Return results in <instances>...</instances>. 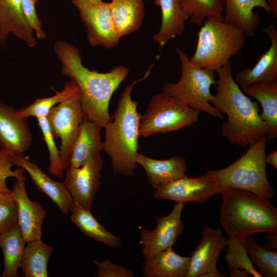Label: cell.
<instances>
[{"label":"cell","mask_w":277,"mask_h":277,"mask_svg":"<svg viewBox=\"0 0 277 277\" xmlns=\"http://www.w3.org/2000/svg\"><path fill=\"white\" fill-rule=\"evenodd\" d=\"M53 50L61 64L62 73L77 85L84 120L104 128L111 118V96L127 77L129 69L118 66L106 73L90 70L83 65L79 49L65 41H57Z\"/></svg>","instance_id":"6da1fadb"},{"label":"cell","mask_w":277,"mask_h":277,"mask_svg":"<svg viewBox=\"0 0 277 277\" xmlns=\"http://www.w3.org/2000/svg\"><path fill=\"white\" fill-rule=\"evenodd\" d=\"M215 72L217 91L210 104L226 115L227 120L221 125L222 135L230 144L243 148L267 136V125L260 117L258 104L251 101L234 81L231 62Z\"/></svg>","instance_id":"7a4b0ae2"},{"label":"cell","mask_w":277,"mask_h":277,"mask_svg":"<svg viewBox=\"0 0 277 277\" xmlns=\"http://www.w3.org/2000/svg\"><path fill=\"white\" fill-rule=\"evenodd\" d=\"M151 65L144 75L127 85L122 92L117 108L104 126L103 150L110 157L114 174L131 176L137 168L140 113L131 93L134 85L150 74Z\"/></svg>","instance_id":"3957f363"},{"label":"cell","mask_w":277,"mask_h":277,"mask_svg":"<svg viewBox=\"0 0 277 277\" xmlns=\"http://www.w3.org/2000/svg\"><path fill=\"white\" fill-rule=\"evenodd\" d=\"M220 222L229 236L244 243L250 235L277 230V209L251 191L224 188Z\"/></svg>","instance_id":"277c9868"},{"label":"cell","mask_w":277,"mask_h":277,"mask_svg":"<svg viewBox=\"0 0 277 277\" xmlns=\"http://www.w3.org/2000/svg\"><path fill=\"white\" fill-rule=\"evenodd\" d=\"M264 136L250 145L246 153L229 166L205 174L215 186L222 190L233 188L253 192L270 201L276 193L270 184L266 173Z\"/></svg>","instance_id":"5b68a950"},{"label":"cell","mask_w":277,"mask_h":277,"mask_svg":"<svg viewBox=\"0 0 277 277\" xmlns=\"http://www.w3.org/2000/svg\"><path fill=\"white\" fill-rule=\"evenodd\" d=\"M246 39L241 30L224 21L207 19L201 26L190 60L201 68L215 72L241 51Z\"/></svg>","instance_id":"8992f818"},{"label":"cell","mask_w":277,"mask_h":277,"mask_svg":"<svg viewBox=\"0 0 277 277\" xmlns=\"http://www.w3.org/2000/svg\"><path fill=\"white\" fill-rule=\"evenodd\" d=\"M180 62L181 76L175 83L163 85V91L183 105L217 118L224 115L210 104L213 94L211 87L216 84L214 72L193 64L189 56L177 48Z\"/></svg>","instance_id":"52a82bcc"},{"label":"cell","mask_w":277,"mask_h":277,"mask_svg":"<svg viewBox=\"0 0 277 277\" xmlns=\"http://www.w3.org/2000/svg\"><path fill=\"white\" fill-rule=\"evenodd\" d=\"M200 113L163 91L152 97L144 113L140 114V135L146 137L178 131L196 123Z\"/></svg>","instance_id":"ba28073f"},{"label":"cell","mask_w":277,"mask_h":277,"mask_svg":"<svg viewBox=\"0 0 277 277\" xmlns=\"http://www.w3.org/2000/svg\"><path fill=\"white\" fill-rule=\"evenodd\" d=\"M47 118L54 138L61 140L60 157L63 169L66 170L70 166L73 143L84 120L79 90L53 108Z\"/></svg>","instance_id":"9c48e42d"},{"label":"cell","mask_w":277,"mask_h":277,"mask_svg":"<svg viewBox=\"0 0 277 277\" xmlns=\"http://www.w3.org/2000/svg\"><path fill=\"white\" fill-rule=\"evenodd\" d=\"M87 29V39L92 47L110 49L120 38L116 34L109 3L103 0H70Z\"/></svg>","instance_id":"30bf717a"},{"label":"cell","mask_w":277,"mask_h":277,"mask_svg":"<svg viewBox=\"0 0 277 277\" xmlns=\"http://www.w3.org/2000/svg\"><path fill=\"white\" fill-rule=\"evenodd\" d=\"M185 205L183 203H176L168 215L158 217L156 227L153 230H141L139 243L143 245L142 254L145 260L172 247L184 231L181 215Z\"/></svg>","instance_id":"8fae6325"},{"label":"cell","mask_w":277,"mask_h":277,"mask_svg":"<svg viewBox=\"0 0 277 277\" xmlns=\"http://www.w3.org/2000/svg\"><path fill=\"white\" fill-rule=\"evenodd\" d=\"M225 238L219 229L206 227L202 238L190 258L187 277H225L219 272L217 262L222 249L227 245Z\"/></svg>","instance_id":"7c38bea8"},{"label":"cell","mask_w":277,"mask_h":277,"mask_svg":"<svg viewBox=\"0 0 277 277\" xmlns=\"http://www.w3.org/2000/svg\"><path fill=\"white\" fill-rule=\"evenodd\" d=\"M103 161L101 154L81 167H69L64 182L73 200L90 208L101 184Z\"/></svg>","instance_id":"4fadbf2b"},{"label":"cell","mask_w":277,"mask_h":277,"mask_svg":"<svg viewBox=\"0 0 277 277\" xmlns=\"http://www.w3.org/2000/svg\"><path fill=\"white\" fill-rule=\"evenodd\" d=\"M222 190L215 186L205 175L196 177L186 175L155 189V199L186 204H203L211 197L220 194Z\"/></svg>","instance_id":"5bb4252c"},{"label":"cell","mask_w":277,"mask_h":277,"mask_svg":"<svg viewBox=\"0 0 277 277\" xmlns=\"http://www.w3.org/2000/svg\"><path fill=\"white\" fill-rule=\"evenodd\" d=\"M16 111L13 107L0 102V146L10 155L24 154L33 141L27 119L17 117Z\"/></svg>","instance_id":"9a60e30c"},{"label":"cell","mask_w":277,"mask_h":277,"mask_svg":"<svg viewBox=\"0 0 277 277\" xmlns=\"http://www.w3.org/2000/svg\"><path fill=\"white\" fill-rule=\"evenodd\" d=\"M16 180L12 192L17 206V224L26 244L41 239L47 212L38 202L30 200L26 189L25 177Z\"/></svg>","instance_id":"2e32d148"},{"label":"cell","mask_w":277,"mask_h":277,"mask_svg":"<svg viewBox=\"0 0 277 277\" xmlns=\"http://www.w3.org/2000/svg\"><path fill=\"white\" fill-rule=\"evenodd\" d=\"M10 155L13 165L26 171L36 187L47 195L63 214L70 212L73 200L64 183L52 180L24 154Z\"/></svg>","instance_id":"e0dca14e"},{"label":"cell","mask_w":277,"mask_h":277,"mask_svg":"<svg viewBox=\"0 0 277 277\" xmlns=\"http://www.w3.org/2000/svg\"><path fill=\"white\" fill-rule=\"evenodd\" d=\"M263 32L269 37L270 46L252 68L242 70L233 76L241 89L256 84L277 82V31L272 24Z\"/></svg>","instance_id":"ac0fdd59"},{"label":"cell","mask_w":277,"mask_h":277,"mask_svg":"<svg viewBox=\"0 0 277 277\" xmlns=\"http://www.w3.org/2000/svg\"><path fill=\"white\" fill-rule=\"evenodd\" d=\"M22 0H0V45L12 35L33 48L36 44L34 32L28 24L22 7Z\"/></svg>","instance_id":"d6986e66"},{"label":"cell","mask_w":277,"mask_h":277,"mask_svg":"<svg viewBox=\"0 0 277 277\" xmlns=\"http://www.w3.org/2000/svg\"><path fill=\"white\" fill-rule=\"evenodd\" d=\"M256 8L271 14L266 0H225L224 21L241 30L246 37H252L260 22L259 13L254 10Z\"/></svg>","instance_id":"ffe728a7"},{"label":"cell","mask_w":277,"mask_h":277,"mask_svg":"<svg viewBox=\"0 0 277 277\" xmlns=\"http://www.w3.org/2000/svg\"><path fill=\"white\" fill-rule=\"evenodd\" d=\"M136 162L144 169L149 184L155 189L186 176V160L181 156L161 160L138 153Z\"/></svg>","instance_id":"44dd1931"},{"label":"cell","mask_w":277,"mask_h":277,"mask_svg":"<svg viewBox=\"0 0 277 277\" xmlns=\"http://www.w3.org/2000/svg\"><path fill=\"white\" fill-rule=\"evenodd\" d=\"M155 4L161 8L162 19L153 39L163 47L171 39L183 34L189 16L181 0H155Z\"/></svg>","instance_id":"7402d4cb"},{"label":"cell","mask_w":277,"mask_h":277,"mask_svg":"<svg viewBox=\"0 0 277 277\" xmlns=\"http://www.w3.org/2000/svg\"><path fill=\"white\" fill-rule=\"evenodd\" d=\"M102 128L93 122L83 120L72 146L69 167H81L93 157L101 154L103 150Z\"/></svg>","instance_id":"603a6c76"},{"label":"cell","mask_w":277,"mask_h":277,"mask_svg":"<svg viewBox=\"0 0 277 277\" xmlns=\"http://www.w3.org/2000/svg\"><path fill=\"white\" fill-rule=\"evenodd\" d=\"M190 258L175 253L172 247L161 251L143 263L146 277H187Z\"/></svg>","instance_id":"cb8c5ba5"},{"label":"cell","mask_w":277,"mask_h":277,"mask_svg":"<svg viewBox=\"0 0 277 277\" xmlns=\"http://www.w3.org/2000/svg\"><path fill=\"white\" fill-rule=\"evenodd\" d=\"M109 4L115 30L120 38L140 28L145 15L143 0H111Z\"/></svg>","instance_id":"d4e9b609"},{"label":"cell","mask_w":277,"mask_h":277,"mask_svg":"<svg viewBox=\"0 0 277 277\" xmlns=\"http://www.w3.org/2000/svg\"><path fill=\"white\" fill-rule=\"evenodd\" d=\"M247 95L256 99L263 111L260 114L267 128V137L270 140L277 136V82L253 84L241 89Z\"/></svg>","instance_id":"484cf974"},{"label":"cell","mask_w":277,"mask_h":277,"mask_svg":"<svg viewBox=\"0 0 277 277\" xmlns=\"http://www.w3.org/2000/svg\"><path fill=\"white\" fill-rule=\"evenodd\" d=\"M70 212L71 221L84 234L113 248L121 246L120 239L109 232L98 222L90 208H86L73 200Z\"/></svg>","instance_id":"4316f807"},{"label":"cell","mask_w":277,"mask_h":277,"mask_svg":"<svg viewBox=\"0 0 277 277\" xmlns=\"http://www.w3.org/2000/svg\"><path fill=\"white\" fill-rule=\"evenodd\" d=\"M26 244L19 265L24 276H48V264L52 255L53 247L41 239Z\"/></svg>","instance_id":"83f0119b"},{"label":"cell","mask_w":277,"mask_h":277,"mask_svg":"<svg viewBox=\"0 0 277 277\" xmlns=\"http://www.w3.org/2000/svg\"><path fill=\"white\" fill-rule=\"evenodd\" d=\"M25 244L17 224L8 231L0 233V248L4 258L3 277L19 276L17 270Z\"/></svg>","instance_id":"f1b7e54d"},{"label":"cell","mask_w":277,"mask_h":277,"mask_svg":"<svg viewBox=\"0 0 277 277\" xmlns=\"http://www.w3.org/2000/svg\"><path fill=\"white\" fill-rule=\"evenodd\" d=\"M78 89L76 83L70 80L65 83L62 91L50 97L37 98L29 106L16 110V115L21 118L27 119L30 116L47 117L53 108L67 99Z\"/></svg>","instance_id":"f546056e"},{"label":"cell","mask_w":277,"mask_h":277,"mask_svg":"<svg viewBox=\"0 0 277 277\" xmlns=\"http://www.w3.org/2000/svg\"><path fill=\"white\" fill-rule=\"evenodd\" d=\"M249 259L261 277L277 276V250L270 251L255 239L247 238L244 242Z\"/></svg>","instance_id":"4dcf8cb0"},{"label":"cell","mask_w":277,"mask_h":277,"mask_svg":"<svg viewBox=\"0 0 277 277\" xmlns=\"http://www.w3.org/2000/svg\"><path fill=\"white\" fill-rule=\"evenodd\" d=\"M191 23L201 26L207 19L224 21L225 0H181Z\"/></svg>","instance_id":"1f68e13d"},{"label":"cell","mask_w":277,"mask_h":277,"mask_svg":"<svg viewBox=\"0 0 277 277\" xmlns=\"http://www.w3.org/2000/svg\"><path fill=\"white\" fill-rule=\"evenodd\" d=\"M225 259L229 269H243L253 277H261L251 263L244 243L229 236Z\"/></svg>","instance_id":"d6a6232c"},{"label":"cell","mask_w":277,"mask_h":277,"mask_svg":"<svg viewBox=\"0 0 277 277\" xmlns=\"http://www.w3.org/2000/svg\"><path fill=\"white\" fill-rule=\"evenodd\" d=\"M36 119L49 153V172L52 175L62 178L64 175V170L61 160L60 151L56 146L47 117H37Z\"/></svg>","instance_id":"836d02e7"},{"label":"cell","mask_w":277,"mask_h":277,"mask_svg":"<svg viewBox=\"0 0 277 277\" xmlns=\"http://www.w3.org/2000/svg\"><path fill=\"white\" fill-rule=\"evenodd\" d=\"M17 206L12 190L0 191V233L17 224Z\"/></svg>","instance_id":"e575fe53"},{"label":"cell","mask_w":277,"mask_h":277,"mask_svg":"<svg viewBox=\"0 0 277 277\" xmlns=\"http://www.w3.org/2000/svg\"><path fill=\"white\" fill-rule=\"evenodd\" d=\"M10 154L6 151L0 149V191L9 192L11 191L6 184L8 178L13 177L15 179L25 177V170L22 168L15 170L12 169L13 166Z\"/></svg>","instance_id":"d590c367"},{"label":"cell","mask_w":277,"mask_h":277,"mask_svg":"<svg viewBox=\"0 0 277 277\" xmlns=\"http://www.w3.org/2000/svg\"><path fill=\"white\" fill-rule=\"evenodd\" d=\"M37 0H22V10L30 28L39 39H44L47 35L43 29L41 19L37 15L35 4Z\"/></svg>","instance_id":"8d00e7d4"},{"label":"cell","mask_w":277,"mask_h":277,"mask_svg":"<svg viewBox=\"0 0 277 277\" xmlns=\"http://www.w3.org/2000/svg\"><path fill=\"white\" fill-rule=\"evenodd\" d=\"M98 267L97 277H133L134 274L131 270L120 264H115L108 258L102 262L93 260Z\"/></svg>","instance_id":"74e56055"},{"label":"cell","mask_w":277,"mask_h":277,"mask_svg":"<svg viewBox=\"0 0 277 277\" xmlns=\"http://www.w3.org/2000/svg\"><path fill=\"white\" fill-rule=\"evenodd\" d=\"M266 241L264 247L266 249H276L277 247V230L267 233Z\"/></svg>","instance_id":"f35d334b"},{"label":"cell","mask_w":277,"mask_h":277,"mask_svg":"<svg viewBox=\"0 0 277 277\" xmlns=\"http://www.w3.org/2000/svg\"><path fill=\"white\" fill-rule=\"evenodd\" d=\"M266 164L272 165L274 168L277 169V151H272L268 155L265 156Z\"/></svg>","instance_id":"ab89813d"},{"label":"cell","mask_w":277,"mask_h":277,"mask_svg":"<svg viewBox=\"0 0 277 277\" xmlns=\"http://www.w3.org/2000/svg\"><path fill=\"white\" fill-rule=\"evenodd\" d=\"M230 277H248L250 274L245 270L243 269H229Z\"/></svg>","instance_id":"60d3db41"},{"label":"cell","mask_w":277,"mask_h":277,"mask_svg":"<svg viewBox=\"0 0 277 277\" xmlns=\"http://www.w3.org/2000/svg\"><path fill=\"white\" fill-rule=\"evenodd\" d=\"M269 5L271 14L275 18H277V0H266Z\"/></svg>","instance_id":"b9f144b4"}]
</instances>
